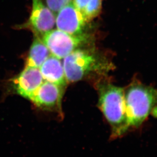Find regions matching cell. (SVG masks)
Here are the masks:
<instances>
[{
    "label": "cell",
    "mask_w": 157,
    "mask_h": 157,
    "mask_svg": "<svg viewBox=\"0 0 157 157\" xmlns=\"http://www.w3.org/2000/svg\"><path fill=\"white\" fill-rule=\"evenodd\" d=\"M64 87L44 81L29 100L37 107L43 110L56 112L62 117V100Z\"/></svg>",
    "instance_id": "obj_5"
},
{
    "label": "cell",
    "mask_w": 157,
    "mask_h": 157,
    "mask_svg": "<svg viewBox=\"0 0 157 157\" xmlns=\"http://www.w3.org/2000/svg\"><path fill=\"white\" fill-rule=\"evenodd\" d=\"M60 60L51 54L39 67V70L44 81L65 87L67 82L63 63Z\"/></svg>",
    "instance_id": "obj_9"
},
{
    "label": "cell",
    "mask_w": 157,
    "mask_h": 157,
    "mask_svg": "<svg viewBox=\"0 0 157 157\" xmlns=\"http://www.w3.org/2000/svg\"><path fill=\"white\" fill-rule=\"evenodd\" d=\"M72 2L87 23L98 17L101 11L102 0H73Z\"/></svg>",
    "instance_id": "obj_11"
},
{
    "label": "cell",
    "mask_w": 157,
    "mask_h": 157,
    "mask_svg": "<svg viewBox=\"0 0 157 157\" xmlns=\"http://www.w3.org/2000/svg\"><path fill=\"white\" fill-rule=\"evenodd\" d=\"M124 90L125 113L130 131L142 127L157 106V89L132 82Z\"/></svg>",
    "instance_id": "obj_2"
},
{
    "label": "cell",
    "mask_w": 157,
    "mask_h": 157,
    "mask_svg": "<svg viewBox=\"0 0 157 157\" xmlns=\"http://www.w3.org/2000/svg\"><path fill=\"white\" fill-rule=\"evenodd\" d=\"M72 2L73 0H46L48 7L55 15L62 8L67 6Z\"/></svg>",
    "instance_id": "obj_12"
},
{
    "label": "cell",
    "mask_w": 157,
    "mask_h": 157,
    "mask_svg": "<svg viewBox=\"0 0 157 157\" xmlns=\"http://www.w3.org/2000/svg\"><path fill=\"white\" fill-rule=\"evenodd\" d=\"M98 108L110 127L111 139L122 137L130 131L124 88L103 83L98 86Z\"/></svg>",
    "instance_id": "obj_1"
},
{
    "label": "cell",
    "mask_w": 157,
    "mask_h": 157,
    "mask_svg": "<svg viewBox=\"0 0 157 157\" xmlns=\"http://www.w3.org/2000/svg\"><path fill=\"white\" fill-rule=\"evenodd\" d=\"M44 81L39 68L25 67L18 76L12 79L11 84L16 94L29 100Z\"/></svg>",
    "instance_id": "obj_8"
},
{
    "label": "cell",
    "mask_w": 157,
    "mask_h": 157,
    "mask_svg": "<svg viewBox=\"0 0 157 157\" xmlns=\"http://www.w3.org/2000/svg\"><path fill=\"white\" fill-rule=\"evenodd\" d=\"M87 21L73 2L62 8L56 15L58 29L72 35L84 34Z\"/></svg>",
    "instance_id": "obj_7"
},
{
    "label": "cell",
    "mask_w": 157,
    "mask_h": 157,
    "mask_svg": "<svg viewBox=\"0 0 157 157\" xmlns=\"http://www.w3.org/2000/svg\"><path fill=\"white\" fill-rule=\"evenodd\" d=\"M63 65L67 82H76L94 71H104L109 67L97 55L78 48L63 58Z\"/></svg>",
    "instance_id": "obj_3"
},
{
    "label": "cell",
    "mask_w": 157,
    "mask_h": 157,
    "mask_svg": "<svg viewBox=\"0 0 157 157\" xmlns=\"http://www.w3.org/2000/svg\"><path fill=\"white\" fill-rule=\"evenodd\" d=\"M51 54L50 50L41 38L35 36L26 60L25 67L39 68Z\"/></svg>",
    "instance_id": "obj_10"
},
{
    "label": "cell",
    "mask_w": 157,
    "mask_h": 157,
    "mask_svg": "<svg viewBox=\"0 0 157 157\" xmlns=\"http://www.w3.org/2000/svg\"><path fill=\"white\" fill-rule=\"evenodd\" d=\"M88 39L85 33L72 35L58 29L52 30L41 38L51 54L60 59L80 48L88 41Z\"/></svg>",
    "instance_id": "obj_4"
},
{
    "label": "cell",
    "mask_w": 157,
    "mask_h": 157,
    "mask_svg": "<svg viewBox=\"0 0 157 157\" xmlns=\"http://www.w3.org/2000/svg\"><path fill=\"white\" fill-rule=\"evenodd\" d=\"M55 24L56 15L44 4L42 0H32L30 17L21 28L30 29L35 36L41 38L45 33L53 30Z\"/></svg>",
    "instance_id": "obj_6"
}]
</instances>
